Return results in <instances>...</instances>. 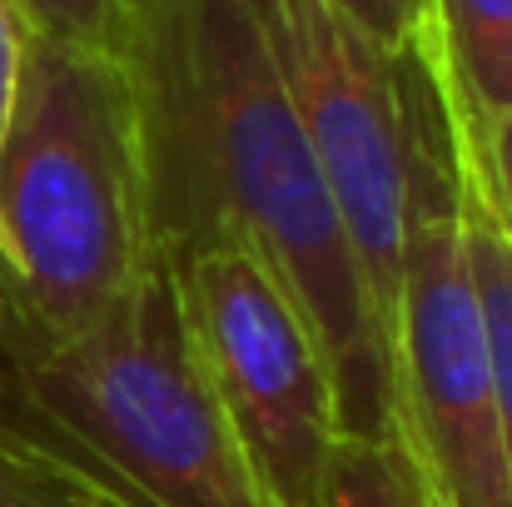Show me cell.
Returning a JSON list of instances; mask_svg holds the SVG:
<instances>
[{
	"mask_svg": "<svg viewBox=\"0 0 512 507\" xmlns=\"http://www.w3.org/2000/svg\"><path fill=\"white\" fill-rule=\"evenodd\" d=\"M115 60L130 85L155 259L249 249L324 348L339 433L403 443L388 338L254 5L120 0Z\"/></svg>",
	"mask_w": 512,
	"mask_h": 507,
	"instance_id": "cell-1",
	"label": "cell"
},
{
	"mask_svg": "<svg viewBox=\"0 0 512 507\" xmlns=\"http://www.w3.org/2000/svg\"><path fill=\"white\" fill-rule=\"evenodd\" d=\"M0 418L65 507H279L199 368L165 259L75 338L0 309Z\"/></svg>",
	"mask_w": 512,
	"mask_h": 507,
	"instance_id": "cell-2",
	"label": "cell"
},
{
	"mask_svg": "<svg viewBox=\"0 0 512 507\" xmlns=\"http://www.w3.org/2000/svg\"><path fill=\"white\" fill-rule=\"evenodd\" d=\"M155 269L130 85L115 50L25 30L0 140V309L75 338Z\"/></svg>",
	"mask_w": 512,
	"mask_h": 507,
	"instance_id": "cell-3",
	"label": "cell"
},
{
	"mask_svg": "<svg viewBox=\"0 0 512 507\" xmlns=\"http://www.w3.org/2000/svg\"><path fill=\"white\" fill-rule=\"evenodd\" d=\"M388 358H393L398 438L413 468L423 473L433 503L512 507L503 418L493 398L488 343L458 224V165H453L443 90L423 120L408 174Z\"/></svg>",
	"mask_w": 512,
	"mask_h": 507,
	"instance_id": "cell-4",
	"label": "cell"
},
{
	"mask_svg": "<svg viewBox=\"0 0 512 507\" xmlns=\"http://www.w3.org/2000/svg\"><path fill=\"white\" fill-rule=\"evenodd\" d=\"M279 80L324 169L343 239L363 289L393 338L408 174L438 80L423 50V25L403 50L378 45L334 0H249ZM423 20V15H418ZM393 363V358H388Z\"/></svg>",
	"mask_w": 512,
	"mask_h": 507,
	"instance_id": "cell-5",
	"label": "cell"
},
{
	"mask_svg": "<svg viewBox=\"0 0 512 507\" xmlns=\"http://www.w3.org/2000/svg\"><path fill=\"white\" fill-rule=\"evenodd\" d=\"M199 368L279 507H329L339 398L319 338L269 269L239 249H199L174 264Z\"/></svg>",
	"mask_w": 512,
	"mask_h": 507,
	"instance_id": "cell-6",
	"label": "cell"
},
{
	"mask_svg": "<svg viewBox=\"0 0 512 507\" xmlns=\"http://www.w3.org/2000/svg\"><path fill=\"white\" fill-rule=\"evenodd\" d=\"M423 45L463 130L512 115V0H423Z\"/></svg>",
	"mask_w": 512,
	"mask_h": 507,
	"instance_id": "cell-7",
	"label": "cell"
},
{
	"mask_svg": "<svg viewBox=\"0 0 512 507\" xmlns=\"http://www.w3.org/2000/svg\"><path fill=\"white\" fill-rule=\"evenodd\" d=\"M458 224H463V254H468V274H473V294H478L488 373H493V398H498L512 473V244L498 234L483 194L463 174H458Z\"/></svg>",
	"mask_w": 512,
	"mask_h": 507,
	"instance_id": "cell-8",
	"label": "cell"
},
{
	"mask_svg": "<svg viewBox=\"0 0 512 507\" xmlns=\"http://www.w3.org/2000/svg\"><path fill=\"white\" fill-rule=\"evenodd\" d=\"M329 507H438L403 443L339 438L329 468Z\"/></svg>",
	"mask_w": 512,
	"mask_h": 507,
	"instance_id": "cell-9",
	"label": "cell"
},
{
	"mask_svg": "<svg viewBox=\"0 0 512 507\" xmlns=\"http://www.w3.org/2000/svg\"><path fill=\"white\" fill-rule=\"evenodd\" d=\"M448 130H453V165H458V174L483 194L498 234L512 244V115L483 125V130H463L448 115Z\"/></svg>",
	"mask_w": 512,
	"mask_h": 507,
	"instance_id": "cell-10",
	"label": "cell"
},
{
	"mask_svg": "<svg viewBox=\"0 0 512 507\" xmlns=\"http://www.w3.org/2000/svg\"><path fill=\"white\" fill-rule=\"evenodd\" d=\"M10 5L30 35L95 45V50H115L120 40V0H10Z\"/></svg>",
	"mask_w": 512,
	"mask_h": 507,
	"instance_id": "cell-11",
	"label": "cell"
},
{
	"mask_svg": "<svg viewBox=\"0 0 512 507\" xmlns=\"http://www.w3.org/2000/svg\"><path fill=\"white\" fill-rule=\"evenodd\" d=\"M334 5L388 50H403L423 15V0H334Z\"/></svg>",
	"mask_w": 512,
	"mask_h": 507,
	"instance_id": "cell-12",
	"label": "cell"
},
{
	"mask_svg": "<svg viewBox=\"0 0 512 507\" xmlns=\"http://www.w3.org/2000/svg\"><path fill=\"white\" fill-rule=\"evenodd\" d=\"M0 507H65L45 488V478L30 468V458L20 453L5 418H0Z\"/></svg>",
	"mask_w": 512,
	"mask_h": 507,
	"instance_id": "cell-13",
	"label": "cell"
},
{
	"mask_svg": "<svg viewBox=\"0 0 512 507\" xmlns=\"http://www.w3.org/2000/svg\"><path fill=\"white\" fill-rule=\"evenodd\" d=\"M20 55H25V20L15 15L10 0H0V140H5V120H10V105H15Z\"/></svg>",
	"mask_w": 512,
	"mask_h": 507,
	"instance_id": "cell-14",
	"label": "cell"
}]
</instances>
